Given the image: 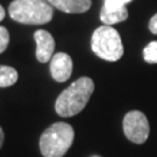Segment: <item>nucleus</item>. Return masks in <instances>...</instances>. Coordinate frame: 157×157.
Here are the masks:
<instances>
[{
  "instance_id": "nucleus-1",
  "label": "nucleus",
  "mask_w": 157,
  "mask_h": 157,
  "mask_svg": "<svg viewBox=\"0 0 157 157\" xmlns=\"http://www.w3.org/2000/svg\"><path fill=\"white\" fill-rule=\"evenodd\" d=\"M94 91V82L90 77H80L58 95L55 111L62 118H70L82 112Z\"/></svg>"
},
{
  "instance_id": "nucleus-2",
  "label": "nucleus",
  "mask_w": 157,
  "mask_h": 157,
  "mask_svg": "<svg viewBox=\"0 0 157 157\" xmlns=\"http://www.w3.org/2000/svg\"><path fill=\"white\" fill-rule=\"evenodd\" d=\"M75 132L69 124L55 122L40 137V150L43 157H63L72 146Z\"/></svg>"
},
{
  "instance_id": "nucleus-3",
  "label": "nucleus",
  "mask_w": 157,
  "mask_h": 157,
  "mask_svg": "<svg viewBox=\"0 0 157 157\" xmlns=\"http://www.w3.org/2000/svg\"><path fill=\"white\" fill-rule=\"evenodd\" d=\"M10 17L23 25H44L51 21L54 8L47 0H14L8 7Z\"/></svg>"
},
{
  "instance_id": "nucleus-4",
  "label": "nucleus",
  "mask_w": 157,
  "mask_h": 157,
  "mask_svg": "<svg viewBox=\"0 0 157 157\" xmlns=\"http://www.w3.org/2000/svg\"><path fill=\"white\" fill-rule=\"evenodd\" d=\"M91 48L97 56L108 62H117L124 55V44L118 30L112 26H101L94 30Z\"/></svg>"
},
{
  "instance_id": "nucleus-5",
  "label": "nucleus",
  "mask_w": 157,
  "mask_h": 157,
  "mask_svg": "<svg viewBox=\"0 0 157 157\" xmlns=\"http://www.w3.org/2000/svg\"><path fill=\"white\" fill-rule=\"evenodd\" d=\"M122 128L126 137L136 144H143L150 134V126L147 117L140 111H130L124 118Z\"/></svg>"
},
{
  "instance_id": "nucleus-6",
  "label": "nucleus",
  "mask_w": 157,
  "mask_h": 157,
  "mask_svg": "<svg viewBox=\"0 0 157 157\" xmlns=\"http://www.w3.org/2000/svg\"><path fill=\"white\" fill-rule=\"evenodd\" d=\"M72 67L71 57L65 52H57L50 61L51 77L58 83H64L71 77Z\"/></svg>"
},
{
  "instance_id": "nucleus-7",
  "label": "nucleus",
  "mask_w": 157,
  "mask_h": 157,
  "mask_svg": "<svg viewBox=\"0 0 157 157\" xmlns=\"http://www.w3.org/2000/svg\"><path fill=\"white\" fill-rule=\"evenodd\" d=\"M36 41V58L40 63H47L51 61L55 50V40L49 32L39 29L34 33Z\"/></svg>"
},
{
  "instance_id": "nucleus-8",
  "label": "nucleus",
  "mask_w": 157,
  "mask_h": 157,
  "mask_svg": "<svg viewBox=\"0 0 157 157\" xmlns=\"http://www.w3.org/2000/svg\"><path fill=\"white\" fill-rule=\"evenodd\" d=\"M52 7L69 14H80L90 10L91 0H47Z\"/></svg>"
},
{
  "instance_id": "nucleus-9",
  "label": "nucleus",
  "mask_w": 157,
  "mask_h": 157,
  "mask_svg": "<svg viewBox=\"0 0 157 157\" xmlns=\"http://www.w3.org/2000/svg\"><path fill=\"white\" fill-rule=\"evenodd\" d=\"M127 17H128L127 7H122L120 10H115V11H107V10L101 7L100 20L106 26H112L115 23L122 22L124 20H127Z\"/></svg>"
},
{
  "instance_id": "nucleus-10",
  "label": "nucleus",
  "mask_w": 157,
  "mask_h": 157,
  "mask_svg": "<svg viewBox=\"0 0 157 157\" xmlns=\"http://www.w3.org/2000/svg\"><path fill=\"white\" fill-rule=\"evenodd\" d=\"M17 71L12 67L0 65V87H8L17 82Z\"/></svg>"
},
{
  "instance_id": "nucleus-11",
  "label": "nucleus",
  "mask_w": 157,
  "mask_h": 157,
  "mask_svg": "<svg viewBox=\"0 0 157 157\" xmlns=\"http://www.w3.org/2000/svg\"><path fill=\"white\" fill-rule=\"evenodd\" d=\"M143 58L149 64L157 63V41H152L143 49Z\"/></svg>"
},
{
  "instance_id": "nucleus-12",
  "label": "nucleus",
  "mask_w": 157,
  "mask_h": 157,
  "mask_svg": "<svg viewBox=\"0 0 157 157\" xmlns=\"http://www.w3.org/2000/svg\"><path fill=\"white\" fill-rule=\"evenodd\" d=\"M130 1L132 0H104L102 8H105L107 11H115V10L126 7V5L129 4Z\"/></svg>"
},
{
  "instance_id": "nucleus-13",
  "label": "nucleus",
  "mask_w": 157,
  "mask_h": 157,
  "mask_svg": "<svg viewBox=\"0 0 157 157\" xmlns=\"http://www.w3.org/2000/svg\"><path fill=\"white\" fill-rule=\"evenodd\" d=\"M8 43H10V33L5 27L0 26V54L6 50Z\"/></svg>"
},
{
  "instance_id": "nucleus-14",
  "label": "nucleus",
  "mask_w": 157,
  "mask_h": 157,
  "mask_svg": "<svg viewBox=\"0 0 157 157\" xmlns=\"http://www.w3.org/2000/svg\"><path fill=\"white\" fill-rule=\"evenodd\" d=\"M149 30L152 34L157 35V13L150 19V21H149Z\"/></svg>"
},
{
  "instance_id": "nucleus-15",
  "label": "nucleus",
  "mask_w": 157,
  "mask_h": 157,
  "mask_svg": "<svg viewBox=\"0 0 157 157\" xmlns=\"http://www.w3.org/2000/svg\"><path fill=\"white\" fill-rule=\"evenodd\" d=\"M4 140H5V134H4L2 128L0 127V149H1V147L4 144Z\"/></svg>"
},
{
  "instance_id": "nucleus-16",
  "label": "nucleus",
  "mask_w": 157,
  "mask_h": 157,
  "mask_svg": "<svg viewBox=\"0 0 157 157\" xmlns=\"http://www.w3.org/2000/svg\"><path fill=\"white\" fill-rule=\"evenodd\" d=\"M5 14H6V12H5V10H4V7L0 5V21H2V20H4Z\"/></svg>"
}]
</instances>
